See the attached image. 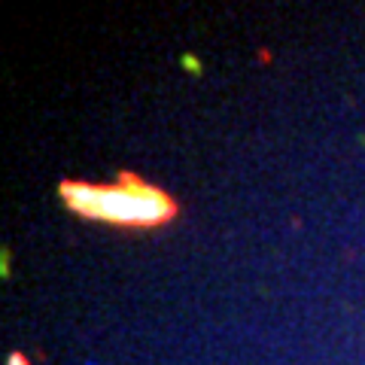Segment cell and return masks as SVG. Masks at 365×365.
Listing matches in <instances>:
<instances>
[{
    "mask_svg": "<svg viewBox=\"0 0 365 365\" xmlns=\"http://www.w3.org/2000/svg\"><path fill=\"white\" fill-rule=\"evenodd\" d=\"M9 365H28V359L21 356V353H13V356H9Z\"/></svg>",
    "mask_w": 365,
    "mask_h": 365,
    "instance_id": "cell-2",
    "label": "cell"
},
{
    "mask_svg": "<svg viewBox=\"0 0 365 365\" xmlns=\"http://www.w3.org/2000/svg\"><path fill=\"white\" fill-rule=\"evenodd\" d=\"M58 198L64 207L91 222L116 228H162L177 220L180 204L165 189L137 174H119L113 182L61 180Z\"/></svg>",
    "mask_w": 365,
    "mask_h": 365,
    "instance_id": "cell-1",
    "label": "cell"
}]
</instances>
